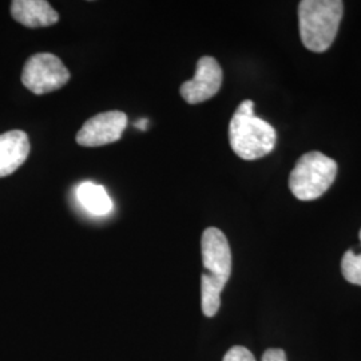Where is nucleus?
<instances>
[{"mask_svg":"<svg viewBox=\"0 0 361 361\" xmlns=\"http://www.w3.org/2000/svg\"><path fill=\"white\" fill-rule=\"evenodd\" d=\"M205 271L201 276V305L207 317H214L221 307V292L232 274V252L228 238L217 228H207L201 240Z\"/></svg>","mask_w":361,"mask_h":361,"instance_id":"1","label":"nucleus"},{"mask_svg":"<svg viewBox=\"0 0 361 361\" xmlns=\"http://www.w3.org/2000/svg\"><path fill=\"white\" fill-rule=\"evenodd\" d=\"M229 142L235 154L245 161H255L273 152L277 133L271 123L255 114V102L244 101L229 125Z\"/></svg>","mask_w":361,"mask_h":361,"instance_id":"2","label":"nucleus"},{"mask_svg":"<svg viewBox=\"0 0 361 361\" xmlns=\"http://www.w3.org/2000/svg\"><path fill=\"white\" fill-rule=\"evenodd\" d=\"M341 0H302L298 4L300 35L313 52L326 51L335 40L343 18Z\"/></svg>","mask_w":361,"mask_h":361,"instance_id":"3","label":"nucleus"},{"mask_svg":"<svg viewBox=\"0 0 361 361\" xmlns=\"http://www.w3.org/2000/svg\"><path fill=\"white\" fill-rule=\"evenodd\" d=\"M337 174L335 159L319 152L302 155L289 177V188L297 200L320 198L334 183Z\"/></svg>","mask_w":361,"mask_h":361,"instance_id":"4","label":"nucleus"},{"mask_svg":"<svg viewBox=\"0 0 361 361\" xmlns=\"http://www.w3.org/2000/svg\"><path fill=\"white\" fill-rule=\"evenodd\" d=\"M68 80L70 71L56 55L50 52L32 55L27 61L22 74L25 87L37 95L59 90Z\"/></svg>","mask_w":361,"mask_h":361,"instance_id":"5","label":"nucleus"},{"mask_svg":"<svg viewBox=\"0 0 361 361\" xmlns=\"http://www.w3.org/2000/svg\"><path fill=\"white\" fill-rule=\"evenodd\" d=\"M128 126V116L122 111H106L90 118L78 131L77 142L85 147H98L116 142Z\"/></svg>","mask_w":361,"mask_h":361,"instance_id":"6","label":"nucleus"},{"mask_svg":"<svg viewBox=\"0 0 361 361\" xmlns=\"http://www.w3.org/2000/svg\"><path fill=\"white\" fill-rule=\"evenodd\" d=\"M222 78L224 74L219 62L213 56H202L197 62L193 79L180 86V95L188 104H202L219 92Z\"/></svg>","mask_w":361,"mask_h":361,"instance_id":"7","label":"nucleus"},{"mask_svg":"<svg viewBox=\"0 0 361 361\" xmlns=\"http://www.w3.org/2000/svg\"><path fill=\"white\" fill-rule=\"evenodd\" d=\"M30 154V141L22 130L0 134V178L20 168Z\"/></svg>","mask_w":361,"mask_h":361,"instance_id":"8","label":"nucleus"},{"mask_svg":"<svg viewBox=\"0 0 361 361\" xmlns=\"http://www.w3.org/2000/svg\"><path fill=\"white\" fill-rule=\"evenodd\" d=\"M11 15L18 23L30 28L52 26L59 20V13L44 0H15Z\"/></svg>","mask_w":361,"mask_h":361,"instance_id":"9","label":"nucleus"},{"mask_svg":"<svg viewBox=\"0 0 361 361\" xmlns=\"http://www.w3.org/2000/svg\"><path fill=\"white\" fill-rule=\"evenodd\" d=\"M78 200L82 207L95 216H104L113 209L111 198L104 186L94 182H83L78 188Z\"/></svg>","mask_w":361,"mask_h":361,"instance_id":"10","label":"nucleus"},{"mask_svg":"<svg viewBox=\"0 0 361 361\" xmlns=\"http://www.w3.org/2000/svg\"><path fill=\"white\" fill-rule=\"evenodd\" d=\"M341 271L348 283L361 286V253L345 252L341 259Z\"/></svg>","mask_w":361,"mask_h":361,"instance_id":"11","label":"nucleus"},{"mask_svg":"<svg viewBox=\"0 0 361 361\" xmlns=\"http://www.w3.org/2000/svg\"><path fill=\"white\" fill-rule=\"evenodd\" d=\"M222 361H256V359L249 349L235 345L226 352Z\"/></svg>","mask_w":361,"mask_h":361,"instance_id":"12","label":"nucleus"},{"mask_svg":"<svg viewBox=\"0 0 361 361\" xmlns=\"http://www.w3.org/2000/svg\"><path fill=\"white\" fill-rule=\"evenodd\" d=\"M261 361H288L284 350L280 348L267 349Z\"/></svg>","mask_w":361,"mask_h":361,"instance_id":"13","label":"nucleus"},{"mask_svg":"<svg viewBox=\"0 0 361 361\" xmlns=\"http://www.w3.org/2000/svg\"><path fill=\"white\" fill-rule=\"evenodd\" d=\"M146 126H147V121L146 119H141V121H138L135 123V128H138V129L146 130Z\"/></svg>","mask_w":361,"mask_h":361,"instance_id":"14","label":"nucleus"},{"mask_svg":"<svg viewBox=\"0 0 361 361\" xmlns=\"http://www.w3.org/2000/svg\"><path fill=\"white\" fill-rule=\"evenodd\" d=\"M359 237H360V241H361V229H360V233H359Z\"/></svg>","mask_w":361,"mask_h":361,"instance_id":"15","label":"nucleus"}]
</instances>
